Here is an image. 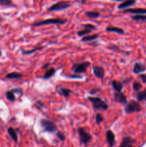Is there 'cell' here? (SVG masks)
I'll return each instance as SVG.
<instances>
[{"label": "cell", "mask_w": 146, "mask_h": 147, "mask_svg": "<svg viewBox=\"0 0 146 147\" xmlns=\"http://www.w3.org/2000/svg\"><path fill=\"white\" fill-rule=\"evenodd\" d=\"M114 100L117 103H121L123 105H126L127 103V99L125 95L121 91H115L114 93Z\"/></svg>", "instance_id": "obj_8"}, {"label": "cell", "mask_w": 146, "mask_h": 147, "mask_svg": "<svg viewBox=\"0 0 146 147\" xmlns=\"http://www.w3.org/2000/svg\"><path fill=\"white\" fill-rule=\"evenodd\" d=\"M0 5L10 7H16V5L13 3V1L11 0H0Z\"/></svg>", "instance_id": "obj_27"}, {"label": "cell", "mask_w": 146, "mask_h": 147, "mask_svg": "<svg viewBox=\"0 0 146 147\" xmlns=\"http://www.w3.org/2000/svg\"><path fill=\"white\" fill-rule=\"evenodd\" d=\"M44 48L43 46H37V47H34V48L31 49V50H21V53L24 55H31L32 53H34L35 52L38 51V50H41Z\"/></svg>", "instance_id": "obj_18"}, {"label": "cell", "mask_w": 146, "mask_h": 147, "mask_svg": "<svg viewBox=\"0 0 146 147\" xmlns=\"http://www.w3.org/2000/svg\"><path fill=\"white\" fill-rule=\"evenodd\" d=\"M23 77V75L17 72H12V73H9L6 76V78L7 79H19Z\"/></svg>", "instance_id": "obj_22"}, {"label": "cell", "mask_w": 146, "mask_h": 147, "mask_svg": "<svg viewBox=\"0 0 146 147\" xmlns=\"http://www.w3.org/2000/svg\"><path fill=\"white\" fill-rule=\"evenodd\" d=\"M72 93V90L69 88H66L61 87L59 89V93L64 96V98H68Z\"/></svg>", "instance_id": "obj_21"}, {"label": "cell", "mask_w": 146, "mask_h": 147, "mask_svg": "<svg viewBox=\"0 0 146 147\" xmlns=\"http://www.w3.org/2000/svg\"><path fill=\"white\" fill-rule=\"evenodd\" d=\"M133 88L135 91H139L142 88L141 83L137 81H134L133 83Z\"/></svg>", "instance_id": "obj_29"}, {"label": "cell", "mask_w": 146, "mask_h": 147, "mask_svg": "<svg viewBox=\"0 0 146 147\" xmlns=\"http://www.w3.org/2000/svg\"><path fill=\"white\" fill-rule=\"evenodd\" d=\"M104 121V118H103V116L102 114H100V113H97V114H96L95 116V122L97 124H100V123H102V122Z\"/></svg>", "instance_id": "obj_30"}, {"label": "cell", "mask_w": 146, "mask_h": 147, "mask_svg": "<svg viewBox=\"0 0 146 147\" xmlns=\"http://www.w3.org/2000/svg\"><path fill=\"white\" fill-rule=\"evenodd\" d=\"M55 69L53 68V67H51V68H50L49 70H47V71L45 72L44 75L42 78V79H44V80H47V79H50V78L52 77V76L55 74Z\"/></svg>", "instance_id": "obj_20"}, {"label": "cell", "mask_w": 146, "mask_h": 147, "mask_svg": "<svg viewBox=\"0 0 146 147\" xmlns=\"http://www.w3.org/2000/svg\"><path fill=\"white\" fill-rule=\"evenodd\" d=\"M50 63H46L45 65H44L42 66V69H47V67H48L49 66H50Z\"/></svg>", "instance_id": "obj_36"}, {"label": "cell", "mask_w": 146, "mask_h": 147, "mask_svg": "<svg viewBox=\"0 0 146 147\" xmlns=\"http://www.w3.org/2000/svg\"><path fill=\"white\" fill-rule=\"evenodd\" d=\"M136 98L138 101H146V89L143 91L138 92L136 95Z\"/></svg>", "instance_id": "obj_24"}, {"label": "cell", "mask_w": 146, "mask_h": 147, "mask_svg": "<svg viewBox=\"0 0 146 147\" xmlns=\"http://www.w3.org/2000/svg\"><path fill=\"white\" fill-rule=\"evenodd\" d=\"M72 6V4H70L69 1H60L58 2L55 3V4H52V6H50L47 10L49 11H62V10L66 9L69 8Z\"/></svg>", "instance_id": "obj_6"}, {"label": "cell", "mask_w": 146, "mask_h": 147, "mask_svg": "<svg viewBox=\"0 0 146 147\" xmlns=\"http://www.w3.org/2000/svg\"><path fill=\"white\" fill-rule=\"evenodd\" d=\"M136 1L137 0H125V1H123L122 4H119L117 8L119 9H127L128 7H131V6L134 5L135 4Z\"/></svg>", "instance_id": "obj_14"}, {"label": "cell", "mask_w": 146, "mask_h": 147, "mask_svg": "<svg viewBox=\"0 0 146 147\" xmlns=\"http://www.w3.org/2000/svg\"><path fill=\"white\" fill-rule=\"evenodd\" d=\"M40 125L42 127L43 130L45 132H49V133H54L57 131V128L55 123L53 121L47 119H41L40 120Z\"/></svg>", "instance_id": "obj_5"}, {"label": "cell", "mask_w": 146, "mask_h": 147, "mask_svg": "<svg viewBox=\"0 0 146 147\" xmlns=\"http://www.w3.org/2000/svg\"><path fill=\"white\" fill-rule=\"evenodd\" d=\"M111 85H112V87L113 88L115 91H121L123 88V83H121V82L118 81V80H112L111 82Z\"/></svg>", "instance_id": "obj_16"}, {"label": "cell", "mask_w": 146, "mask_h": 147, "mask_svg": "<svg viewBox=\"0 0 146 147\" xmlns=\"http://www.w3.org/2000/svg\"><path fill=\"white\" fill-rule=\"evenodd\" d=\"M139 77L141 79L143 83H146V74H139Z\"/></svg>", "instance_id": "obj_34"}, {"label": "cell", "mask_w": 146, "mask_h": 147, "mask_svg": "<svg viewBox=\"0 0 146 147\" xmlns=\"http://www.w3.org/2000/svg\"><path fill=\"white\" fill-rule=\"evenodd\" d=\"M105 31L108 32H115L120 34H125V31L123 29L120 28V27H115V26H109V27H107L105 29Z\"/></svg>", "instance_id": "obj_15"}, {"label": "cell", "mask_w": 146, "mask_h": 147, "mask_svg": "<svg viewBox=\"0 0 146 147\" xmlns=\"http://www.w3.org/2000/svg\"><path fill=\"white\" fill-rule=\"evenodd\" d=\"M90 63L88 61L74 63L72 66V71L74 74H80V73H85L88 67H90Z\"/></svg>", "instance_id": "obj_4"}, {"label": "cell", "mask_w": 146, "mask_h": 147, "mask_svg": "<svg viewBox=\"0 0 146 147\" xmlns=\"http://www.w3.org/2000/svg\"><path fill=\"white\" fill-rule=\"evenodd\" d=\"M106 139H107V142L109 146L113 147L115 144V134L111 130H107L105 133Z\"/></svg>", "instance_id": "obj_10"}, {"label": "cell", "mask_w": 146, "mask_h": 147, "mask_svg": "<svg viewBox=\"0 0 146 147\" xmlns=\"http://www.w3.org/2000/svg\"><path fill=\"white\" fill-rule=\"evenodd\" d=\"M85 15L92 19L98 18L100 16V13L97 11H87L85 12Z\"/></svg>", "instance_id": "obj_23"}, {"label": "cell", "mask_w": 146, "mask_h": 147, "mask_svg": "<svg viewBox=\"0 0 146 147\" xmlns=\"http://www.w3.org/2000/svg\"><path fill=\"white\" fill-rule=\"evenodd\" d=\"M124 12L131 13L134 14H146V9L145 8H128L125 9Z\"/></svg>", "instance_id": "obj_12"}, {"label": "cell", "mask_w": 146, "mask_h": 147, "mask_svg": "<svg viewBox=\"0 0 146 147\" xmlns=\"http://www.w3.org/2000/svg\"><path fill=\"white\" fill-rule=\"evenodd\" d=\"M88 100H90L92 103L93 109L95 111L102 110L106 111L108 109V105L100 97H92V96H89L87 98Z\"/></svg>", "instance_id": "obj_1"}, {"label": "cell", "mask_w": 146, "mask_h": 147, "mask_svg": "<svg viewBox=\"0 0 146 147\" xmlns=\"http://www.w3.org/2000/svg\"><path fill=\"white\" fill-rule=\"evenodd\" d=\"M100 88H94V89H92V90H90V93L91 95H94L96 94V93H97L98 92L100 91Z\"/></svg>", "instance_id": "obj_35"}, {"label": "cell", "mask_w": 146, "mask_h": 147, "mask_svg": "<svg viewBox=\"0 0 146 147\" xmlns=\"http://www.w3.org/2000/svg\"><path fill=\"white\" fill-rule=\"evenodd\" d=\"M11 90L14 92V93H17V94H19V96H22L23 95V90L22 88H16L11 89Z\"/></svg>", "instance_id": "obj_32"}, {"label": "cell", "mask_w": 146, "mask_h": 147, "mask_svg": "<svg viewBox=\"0 0 146 147\" xmlns=\"http://www.w3.org/2000/svg\"><path fill=\"white\" fill-rule=\"evenodd\" d=\"M92 71L94 76L97 78H103L104 76V69L102 66L94 65L92 67Z\"/></svg>", "instance_id": "obj_9"}, {"label": "cell", "mask_w": 146, "mask_h": 147, "mask_svg": "<svg viewBox=\"0 0 146 147\" xmlns=\"http://www.w3.org/2000/svg\"><path fill=\"white\" fill-rule=\"evenodd\" d=\"M67 22V20L61 18H50L44 20H40L32 24V27H40L42 25H48V24H65Z\"/></svg>", "instance_id": "obj_2"}, {"label": "cell", "mask_w": 146, "mask_h": 147, "mask_svg": "<svg viewBox=\"0 0 146 147\" xmlns=\"http://www.w3.org/2000/svg\"><path fill=\"white\" fill-rule=\"evenodd\" d=\"M136 143L135 139H132L130 136H126L123 139V142L120 144V147H130L133 146V144Z\"/></svg>", "instance_id": "obj_11"}, {"label": "cell", "mask_w": 146, "mask_h": 147, "mask_svg": "<svg viewBox=\"0 0 146 147\" xmlns=\"http://www.w3.org/2000/svg\"><path fill=\"white\" fill-rule=\"evenodd\" d=\"M146 70V67L145 65H143L141 63H135L134 67H133V73L135 74H140V73H143Z\"/></svg>", "instance_id": "obj_13"}, {"label": "cell", "mask_w": 146, "mask_h": 147, "mask_svg": "<svg viewBox=\"0 0 146 147\" xmlns=\"http://www.w3.org/2000/svg\"><path fill=\"white\" fill-rule=\"evenodd\" d=\"M7 132H8V134L9 135L10 137L13 139L15 143L18 142V136H17V134L16 132V131L14 130V129H13L12 127H9L7 129Z\"/></svg>", "instance_id": "obj_17"}, {"label": "cell", "mask_w": 146, "mask_h": 147, "mask_svg": "<svg viewBox=\"0 0 146 147\" xmlns=\"http://www.w3.org/2000/svg\"><path fill=\"white\" fill-rule=\"evenodd\" d=\"M91 32H92L91 30H89V29H87V28H84L83 30H79V31L77 32V34L79 37H84V36L87 35V34H90Z\"/></svg>", "instance_id": "obj_28"}, {"label": "cell", "mask_w": 146, "mask_h": 147, "mask_svg": "<svg viewBox=\"0 0 146 147\" xmlns=\"http://www.w3.org/2000/svg\"><path fill=\"white\" fill-rule=\"evenodd\" d=\"M6 97H7V100H9L11 102L15 101L16 97L15 95H14V93L11 90H8V91L6 92Z\"/></svg>", "instance_id": "obj_25"}, {"label": "cell", "mask_w": 146, "mask_h": 147, "mask_svg": "<svg viewBox=\"0 0 146 147\" xmlns=\"http://www.w3.org/2000/svg\"><path fill=\"white\" fill-rule=\"evenodd\" d=\"M82 26L84 27V28L89 29V30H91L92 31H93V30H96V27L94 25V24H83Z\"/></svg>", "instance_id": "obj_33"}, {"label": "cell", "mask_w": 146, "mask_h": 147, "mask_svg": "<svg viewBox=\"0 0 146 147\" xmlns=\"http://www.w3.org/2000/svg\"><path fill=\"white\" fill-rule=\"evenodd\" d=\"M1 55H2V52H1V50H0V57H1Z\"/></svg>", "instance_id": "obj_38"}, {"label": "cell", "mask_w": 146, "mask_h": 147, "mask_svg": "<svg viewBox=\"0 0 146 147\" xmlns=\"http://www.w3.org/2000/svg\"><path fill=\"white\" fill-rule=\"evenodd\" d=\"M112 1H123L125 0H112Z\"/></svg>", "instance_id": "obj_37"}, {"label": "cell", "mask_w": 146, "mask_h": 147, "mask_svg": "<svg viewBox=\"0 0 146 147\" xmlns=\"http://www.w3.org/2000/svg\"><path fill=\"white\" fill-rule=\"evenodd\" d=\"M56 136L60 139L61 142H64L66 139V136L64 135V133H62V131H57V134H56Z\"/></svg>", "instance_id": "obj_31"}, {"label": "cell", "mask_w": 146, "mask_h": 147, "mask_svg": "<svg viewBox=\"0 0 146 147\" xmlns=\"http://www.w3.org/2000/svg\"><path fill=\"white\" fill-rule=\"evenodd\" d=\"M78 134L79 137H80V142L81 144L87 145L92 140V136L84 130V128H79Z\"/></svg>", "instance_id": "obj_7"}, {"label": "cell", "mask_w": 146, "mask_h": 147, "mask_svg": "<svg viewBox=\"0 0 146 147\" xmlns=\"http://www.w3.org/2000/svg\"><path fill=\"white\" fill-rule=\"evenodd\" d=\"M141 106L140 103L136 100H131L126 103V106L125 107V112L126 113H137V112L141 111Z\"/></svg>", "instance_id": "obj_3"}, {"label": "cell", "mask_w": 146, "mask_h": 147, "mask_svg": "<svg viewBox=\"0 0 146 147\" xmlns=\"http://www.w3.org/2000/svg\"><path fill=\"white\" fill-rule=\"evenodd\" d=\"M131 18L135 21H146V15L143 14L133 15L132 16Z\"/></svg>", "instance_id": "obj_26"}, {"label": "cell", "mask_w": 146, "mask_h": 147, "mask_svg": "<svg viewBox=\"0 0 146 147\" xmlns=\"http://www.w3.org/2000/svg\"><path fill=\"white\" fill-rule=\"evenodd\" d=\"M100 37V34H94L91 35H85L82 38V42H92L94 40H97Z\"/></svg>", "instance_id": "obj_19"}]
</instances>
